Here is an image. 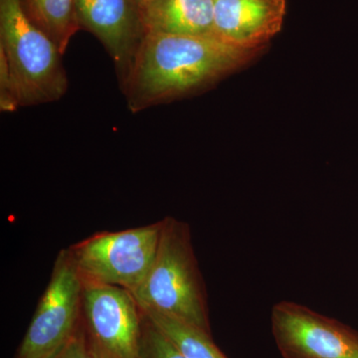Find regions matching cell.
I'll list each match as a JSON object with an SVG mask.
<instances>
[{"instance_id":"1","label":"cell","mask_w":358,"mask_h":358,"mask_svg":"<svg viewBox=\"0 0 358 358\" xmlns=\"http://www.w3.org/2000/svg\"><path fill=\"white\" fill-rule=\"evenodd\" d=\"M261 49L208 36L147 34L122 85L136 113L169 102L238 69Z\"/></svg>"},{"instance_id":"2","label":"cell","mask_w":358,"mask_h":358,"mask_svg":"<svg viewBox=\"0 0 358 358\" xmlns=\"http://www.w3.org/2000/svg\"><path fill=\"white\" fill-rule=\"evenodd\" d=\"M155 262L140 288L131 293L141 308L171 315L211 334L206 289L187 223L162 219Z\"/></svg>"},{"instance_id":"3","label":"cell","mask_w":358,"mask_h":358,"mask_svg":"<svg viewBox=\"0 0 358 358\" xmlns=\"http://www.w3.org/2000/svg\"><path fill=\"white\" fill-rule=\"evenodd\" d=\"M0 50L20 106L55 102L68 89L62 54L28 17L22 0H0Z\"/></svg>"},{"instance_id":"4","label":"cell","mask_w":358,"mask_h":358,"mask_svg":"<svg viewBox=\"0 0 358 358\" xmlns=\"http://www.w3.org/2000/svg\"><path fill=\"white\" fill-rule=\"evenodd\" d=\"M162 227L160 220L131 229L96 232L67 249L82 282L134 293L155 262Z\"/></svg>"},{"instance_id":"5","label":"cell","mask_w":358,"mask_h":358,"mask_svg":"<svg viewBox=\"0 0 358 358\" xmlns=\"http://www.w3.org/2000/svg\"><path fill=\"white\" fill-rule=\"evenodd\" d=\"M84 285L68 249L57 255L50 281L14 358H51L76 333L83 317Z\"/></svg>"},{"instance_id":"6","label":"cell","mask_w":358,"mask_h":358,"mask_svg":"<svg viewBox=\"0 0 358 358\" xmlns=\"http://www.w3.org/2000/svg\"><path fill=\"white\" fill-rule=\"evenodd\" d=\"M83 285V324L94 358H138L143 313L131 292Z\"/></svg>"},{"instance_id":"7","label":"cell","mask_w":358,"mask_h":358,"mask_svg":"<svg viewBox=\"0 0 358 358\" xmlns=\"http://www.w3.org/2000/svg\"><path fill=\"white\" fill-rule=\"evenodd\" d=\"M271 322L284 358H358L357 329L300 303H275Z\"/></svg>"},{"instance_id":"8","label":"cell","mask_w":358,"mask_h":358,"mask_svg":"<svg viewBox=\"0 0 358 358\" xmlns=\"http://www.w3.org/2000/svg\"><path fill=\"white\" fill-rule=\"evenodd\" d=\"M81 29L95 35L115 66L121 84L128 78L145 36L141 0H75Z\"/></svg>"},{"instance_id":"9","label":"cell","mask_w":358,"mask_h":358,"mask_svg":"<svg viewBox=\"0 0 358 358\" xmlns=\"http://www.w3.org/2000/svg\"><path fill=\"white\" fill-rule=\"evenodd\" d=\"M286 9V0H214V32L230 43L261 49L281 31Z\"/></svg>"},{"instance_id":"10","label":"cell","mask_w":358,"mask_h":358,"mask_svg":"<svg viewBox=\"0 0 358 358\" xmlns=\"http://www.w3.org/2000/svg\"><path fill=\"white\" fill-rule=\"evenodd\" d=\"M141 13L145 35H215L214 0H150Z\"/></svg>"},{"instance_id":"11","label":"cell","mask_w":358,"mask_h":358,"mask_svg":"<svg viewBox=\"0 0 358 358\" xmlns=\"http://www.w3.org/2000/svg\"><path fill=\"white\" fill-rule=\"evenodd\" d=\"M28 17L55 43L62 55L80 29L75 0H22Z\"/></svg>"},{"instance_id":"12","label":"cell","mask_w":358,"mask_h":358,"mask_svg":"<svg viewBox=\"0 0 358 358\" xmlns=\"http://www.w3.org/2000/svg\"><path fill=\"white\" fill-rule=\"evenodd\" d=\"M140 308L186 358H227L214 343L211 334L171 315Z\"/></svg>"},{"instance_id":"13","label":"cell","mask_w":358,"mask_h":358,"mask_svg":"<svg viewBox=\"0 0 358 358\" xmlns=\"http://www.w3.org/2000/svg\"><path fill=\"white\" fill-rule=\"evenodd\" d=\"M143 313L138 358H186L171 339Z\"/></svg>"},{"instance_id":"14","label":"cell","mask_w":358,"mask_h":358,"mask_svg":"<svg viewBox=\"0 0 358 358\" xmlns=\"http://www.w3.org/2000/svg\"><path fill=\"white\" fill-rule=\"evenodd\" d=\"M20 106L8 62L3 51L0 50V109L2 112H14Z\"/></svg>"},{"instance_id":"15","label":"cell","mask_w":358,"mask_h":358,"mask_svg":"<svg viewBox=\"0 0 358 358\" xmlns=\"http://www.w3.org/2000/svg\"><path fill=\"white\" fill-rule=\"evenodd\" d=\"M51 358H94L87 343L83 317L79 327L70 341Z\"/></svg>"},{"instance_id":"16","label":"cell","mask_w":358,"mask_h":358,"mask_svg":"<svg viewBox=\"0 0 358 358\" xmlns=\"http://www.w3.org/2000/svg\"><path fill=\"white\" fill-rule=\"evenodd\" d=\"M141 1L145 2V1H150V0H141Z\"/></svg>"}]
</instances>
